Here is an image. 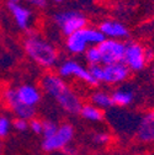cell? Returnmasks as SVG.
<instances>
[{
	"label": "cell",
	"instance_id": "6da1fadb",
	"mask_svg": "<svg viewBox=\"0 0 154 155\" xmlns=\"http://www.w3.org/2000/svg\"><path fill=\"white\" fill-rule=\"evenodd\" d=\"M43 91L61 106L63 111L70 114H76L82 110V101L63 78L58 74H47L41 81Z\"/></svg>",
	"mask_w": 154,
	"mask_h": 155
},
{
	"label": "cell",
	"instance_id": "7a4b0ae2",
	"mask_svg": "<svg viewBox=\"0 0 154 155\" xmlns=\"http://www.w3.org/2000/svg\"><path fill=\"white\" fill-rule=\"evenodd\" d=\"M27 32L28 36L24 42V49L27 57L45 69L53 68L58 62V52L55 47L35 31L30 30Z\"/></svg>",
	"mask_w": 154,
	"mask_h": 155
},
{
	"label": "cell",
	"instance_id": "3957f363",
	"mask_svg": "<svg viewBox=\"0 0 154 155\" xmlns=\"http://www.w3.org/2000/svg\"><path fill=\"white\" fill-rule=\"evenodd\" d=\"M52 20L57 27H59L62 33L64 36H70L79 31L84 27H86L88 20L86 17L79 12L74 10H65V11H59L55 12L52 17Z\"/></svg>",
	"mask_w": 154,
	"mask_h": 155
},
{
	"label": "cell",
	"instance_id": "277c9868",
	"mask_svg": "<svg viewBox=\"0 0 154 155\" xmlns=\"http://www.w3.org/2000/svg\"><path fill=\"white\" fill-rule=\"evenodd\" d=\"M101 53V64L109 65L115 63L123 62L126 43L121 40H111V38H105V40L98 46Z\"/></svg>",
	"mask_w": 154,
	"mask_h": 155
},
{
	"label": "cell",
	"instance_id": "5b68a950",
	"mask_svg": "<svg viewBox=\"0 0 154 155\" xmlns=\"http://www.w3.org/2000/svg\"><path fill=\"white\" fill-rule=\"evenodd\" d=\"M74 137V128L69 123H63L58 127L57 130L52 137L43 138L42 148L47 153L63 150L65 147H68Z\"/></svg>",
	"mask_w": 154,
	"mask_h": 155
},
{
	"label": "cell",
	"instance_id": "8992f818",
	"mask_svg": "<svg viewBox=\"0 0 154 155\" xmlns=\"http://www.w3.org/2000/svg\"><path fill=\"white\" fill-rule=\"evenodd\" d=\"M57 74L63 79H65V78H76V79L84 81L85 84L98 85V81L91 76L89 69H86L83 64L76 61L68 59L61 63L58 65V69H57Z\"/></svg>",
	"mask_w": 154,
	"mask_h": 155
},
{
	"label": "cell",
	"instance_id": "52a82bcc",
	"mask_svg": "<svg viewBox=\"0 0 154 155\" xmlns=\"http://www.w3.org/2000/svg\"><path fill=\"white\" fill-rule=\"evenodd\" d=\"M123 63L131 71H139L147 64L146 49L137 42L126 43V51L123 57Z\"/></svg>",
	"mask_w": 154,
	"mask_h": 155
},
{
	"label": "cell",
	"instance_id": "ba28073f",
	"mask_svg": "<svg viewBox=\"0 0 154 155\" xmlns=\"http://www.w3.org/2000/svg\"><path fill=\"white\" fill-rule=\"evenodd\" d=\"M4 100L8 104V106L12 110V112L17 116V118H24V120H32L36 108L35 107H30L27 105H24L20 100L17 99L16 95V89L9 87L4 91Z\"/></svg>",
	"mask_w": 154,
	"mask_h": 155
},
{
	"label": "cell",
	"instance_id": "9c48e42d",
	"mask_svg": "<svg viewBox=\"0 0 154 155\" xmlns=\"http://www.w3.org/2000/svg\"><path fill=\"white\" fill-rule=\"evenodd\" d=\"M8 9L12 15V18L16 26L22 31H30L31 20H32V11L25 5L20 4V2H11L8 3Z\"/></svg>",
	"mask_w": 154,
	"mask_h": 155
},
{
	"label": "cell",
	"instance_id": "30bf717a",
	"mask_svg": "<svg viewBox=\"0 0 154 155\" xmlns=\"http://www.w3.org/2000/svg\"><path fill=\"white\" fill-rule=\"evenodd\" d=\"M102 68H104L102 83L111 84V85L123 83L129 76V71H131L123 62L109 64V65H102Z\"/></svg>",
	"mask_w": 154,
	"mask_h": 155
},
{
	"label": "cell",
	"instance_id": "8fae6325",
	"mask_svg": "<svg viewBox=\"0 0 154 155\" xmlns=\"http://www.w3.org/2000/svg\"><path fill=\"white\" fill-rule=\"evenodd\" d=\"M16 95L17 99L24 105H27L30 107H36L42 99L41 91L32 84H24L16 87Z\"/></svg>",
	"mask_w": 154,
	"mask_h": 155
},
{
	"label": "cell",
	"instance_id": "7c38bea8",
	"mask_svg": "<svg viewBox=\"0 0 154 155\" xmlns=\"http://www.w3.org/2000/svg\"><path fill=\"white\" fill-rule=\"evenodd\" d=\"M99 30L105 36V38H111V40H122L128 36L127 27L123 24L113 20H106L101 22Z\"/></svg>",
	"mask_w": 154,
	"mask_h": 155
},
{
	"label": "cell",
	"instance_id": "4fadbf2b",
	"mask_svg": "<svg viewBox=\"0 0 154 155\" xmlns=\"http://www.w3.org/2000/svg\"><path fill=\"white\" fill-rule=\"evenodd\" d=\"M137 137L143 143L154 142V111L143 116L137 128Z\"/></svg>",
	"mask_w": 154,
	"mask_h": 155
},
{
	"label": "cell",
	"instance_id": "5bb4252c",
	"mask_svg": "<svg viewBox=\"0 0 154 155\" xmlns=\"http://www.w3.org/2000/svg\"><path fill=\"white\" fill-rule=\"evenodd\" d=\"M90 47L88 41L85 40V36L82 30L76 31L75 33L70 35L67 37L65 40V48L69 53L76 55V54H82L86 51V48Z\"/></svg>",
	"mask_w": 154,
	"mask_h": 155
},
{
	"label": "cell",
	"instance_id": "9a60e30c",
	"mask_svg": "<svg viewBox=\"0 0 154 155\" xmlns=\"http://www.w3.org/2000/svg\"><path fill=\"white\" fill-rule=\"evenodd\" d=\"M111 99H112V104L113 106H128L132 104L134 95L132 92V90L129 89H117L111 94Z\"/></svg>",
	"mask_w": 154,
	"mask_h": 155
},
{
	"label": "cell",
	"instance_id": "2e32d148",
	"mask_svg": "<svg viewBox=\"0 0 154 155\" xmlns=\"http://www.w3.org/2000/svg\"><path fill=\"white\" fill-rule=\"evenodd\" d=\"M80 116L83 118L90 121V122H99L104 118V112L101 108L94 106L92 104H88V105H83L82 110H80Z\"/></svg>",
	"mask_w": 154,
	"mask_h": 155
},
{
	"label": "cell",
	"instance_id": "e0dca14e",
	"mask_svg": "<svg viewBox=\"0 0 154 155\" xmlns=\"http://www.w3.org/2000/svg\"><path fill=\"white\" fill-rule=\"evenodd\" d=\"M91 104L101 110H106L113 106L111 94H107L105 91H95L91 95Z\"/></svg>",
	"mask_w": 154,
	"mask_h": 155
},
{
	"label": "cell",
	"instance_id": "ac0fdd59",
	"mask_svg": "<svg viewBox=\"0 0 154 155\" xmlns=\"http://www.w3.org/2000/svg\"><path fill=\"white\" fill-rule=\"evenodd\" d=\"M84 36H85V40L88 41L89 46H99L104 40H105V36L100 32L99 28H94V27H84L82 28Z\"/></svg>",
	"mask_w": 154,
	"mask_h": 155
},
{
	"label": "cell",
	"instance_id": "d6986e66",
	"mask_svg": "<svg viewBox=\"0 0 154 155\" xmlns=\"http://www.w3.org/2000/svg\"><path fill=\"white\" fill-rule=\"evenodd\" d=\"M84 58L89 65H99L101 64V53L98 46H90L84 52Z\"/></svg>",
	"mask_w": 154,
	"mask_h": 155
},
{
	"label": "cell",
	"instance_id": "ffe728a7",
	"mask_svg": "<svg viewBox=\"0 0 154 155\" xmlns=\"http://www.w3.org/2000/svg\"><path fill=\"white\" fill-rule=\"evenodd\" d=\"M12 128V122L8 116H0V139L5 138Z\"/></svg>",
	"mask_w": 154,
	"mask_h": 155
},
{
	"label": "cell",
	"instance_id": "44dd1931",
	"mask_svg": "<svg viewBox=\"0 0 154 155\" xmlns=\"http://www.w3.org/2000/svg\"><path fill=\"white\" fill-rule=\"evenodd\" d=\"M58 124L53 121H43L42 122V135L43 138H49L58 130Z\"/></svg>",
	"mask_w": 154,
	"mask_h": 155
},
{
	"label": "cell",
	"instance_id": "7402d4cb",
	"mask_svg": "<svg viewBox=\"0 0 154 155\" xmlns=\"http://www.w3.org/2000/svg\"><path fill=\"white\" fill-rule=\"evenodd\" d=\"M89 71L91 74V76L94 79L99 83H102V78H104V68H102V64H99V65H90L89 67Z\"/></svg>",
	"mask_w": 154,
	"mask_h": 155
},
{
	"label": "cell",
	"instance_id": "603a6c76",
	"mask_svg": "<svg viewBox=\"0 0 154 155\" xmlns=\"http://www.w3.org/2000/svg\"><path fill=\"white\" fill-rule=\"evenodd\" d=\"M12 128L16 129L17 132H25L28 129V121L24 118H16L12 122Z\"/></svg>",
	"mask_w": 154,
	"mask_h": 155
},
{
	"label": "cell",
	"instance_id": "cb8c5ba5",
	"mask_svg": "<svg viewBox=\"0 0 154 155\" xmlns=\"http://www.w3.org/2000/svg\"><path fill=\"white\" fill-rule=\"evenodd\" d=\"M94 142L96 144H100V145H104V144H107L110 142V134L109 133H105V132H100V133H96L94 135Z\"/></svg>",
	"mask_w": 154,
	"mask_h": 155
},
{
	"label": "cell",
	"instance_id": "d4e9b609",
	"mask_svg": "<svg viewBox=\"0 0 154 155\" xmlns=\"http://www.w3.org/2000/svg\"><path fill=\"white\" fill-rule=\"evenodd\" d=\"M28 128L35 133V134H42V121L32 118L28 122Z\"/></svg>",
	"mask_w": 154,
	"mask_h": 155
},
{
	"label": "cell",
	"instance_id": "484cf974",
	"mask_svg": "<svg viewBox=\"0 0 154 155\" xmlns=\"http://www.w3.org/2000/svg\"><path fill=\"white\" fill-rule=\"evenodd\" d=\"M25 2L37 9H45L47 6V0H25Z\"/></svg>",
	"mask_w": 154,
	"mask_h": 155
},
{
	"label": "cell",
	"instance_id": "4316f807",
	"mask_svg": "<svg viewBox=\"0 0 154 155\" xmlns=\"http://www.w3.org/2000/svg\"><path fill=\"white\" fill-rule=\"evenodd\" d=\"M63 151H64L67 155H78V150H76L75 148H73V147H70V145L65 147V148L63 149Z\"/></svg>",
	"mask_w": 154,
	"mask_h": 155
},
{
	"label": "cell",
	"instance_id": "83f0119b",
	"mask_svg": "<svg viewBox=\"0 0 154 155\" xmlns=\"http://www.w3.org/2000/svg\"><path fill=\"white\" fill-rule=\"evenodd\" d=\"M153 55H154V54H153V52H152L150 49H146V58H147V62L152 59Z\"/></svg>",
	"mask_w": 154,
	"mask_h": 155
},
{
	"label": "cell",
	"instance_id": "f1b7e54d",
	"mask_svg": "<svg viewBox=\"0 0 154 155\" xmlns=\"http://www.w3.org/2000/svg\"><path fill=\"white\" fill-rule=\"evenodd\" d=\"M52 2H54V3H57V4H61V3L64 2V0H52Z\"/></svg>",
	"mask_w": 154,
	"mask_h": 155
},
{
	"label": "cell",
	"instance_id": "f546056e",
	"mask_svg": "<svg viewBox=\"0 0 154 155\" xmlns=\"http://www.w3.org/2000/svg\"><path fill=\"white\" fill-rule=\"evenodd\" d=\"M2 153H3V143L0 142V155H2Z\"/></svg>",
	"mask_w": 154,
	"mask_h": 155
},
{
	"label": "cell",
	"instance_id": "4dcf8cb0",
	"mask_svg": "<svg viewBox=\"0 0 154 155\" xmlns=\"http://www.w3.org/2000/svg\"><path fill=\"white\" fill-rule=\"evenodd\" d=\"M8 3H11V2H20V0H6Z\"/></svg>",
	"mask_w": 154,
	"mask_h": 155
},
{
	"label": "cell",
	"instance_id": "1f68e13d",
	"mask_svg": "<svg viewBox=\"0 0 154 155\" xmlns=\"http://www.w3.org/2000/svg\"><path fill=\"white\" fill-rule=\"evenodd\" d=\"M153 73H154V70H153Z\"/></svg>",
	"mask_w": 154,
	"mask_h": 155
}]
</instances>
